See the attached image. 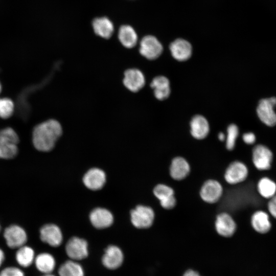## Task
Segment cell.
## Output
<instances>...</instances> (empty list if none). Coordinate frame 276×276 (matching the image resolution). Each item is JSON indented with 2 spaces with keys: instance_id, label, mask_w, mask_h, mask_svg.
I'll list each match as a JSON object with an SVG mask.
<instances>
[{
  "instance_id": "7a4b0ae2",
  "label": "cell",
  "mask_w": 276,
  "mask_h": 276,
  "mask_svg": "<svg viewBox=\"0 0 276 276\" xmlns=\"http://www.w3.org/2000/svg\"><path fill=\"white\" fill-rule=\"evenodd\" d=\"M125 261V254L117 245L109 244L103 250L100 257L102 266L107 270L116 271L120 269Z\"/></svg>"
},
{
  "instance_id": "e575fe53",
  "label": "cell",
  "mask_w": 276,
  "mask_h": 276,
  "mask_svg": "<svg viewBox=\"0 0 276 276\" xmlns=\"http://www.w3.org/2000/svg\"><path fill=\"white\" fill-rule=\"evenodd\" d=\"M5 260V255L4 251L0 248V267L3 265Z\"/></svg>"
},
{
  "instance_id": "9a60e30c",
  "label": "cell",
  "mask_w": 276,
  "mask_h": 276,
  "mask_svg": "<svg viewBox=\"0 0 276 276\" xmlns=\"http://www.w3.org/2000/svg\"><path fill=\"white\" fill-rule=\"evenodd\" d=\"M57 276H86L85 268L81 262L65 259L58 264Z\"/></svg>"
},
{
  "instance_id": "8fae6325",
  "label": "cell",
  "mask_w": 276,
  "mask_h": 276,
  "mask_svg": "<svg viewBox=\"0 0 276 276\" xmlns=\"http://www.w3.org/2000/svg\"><path fill=\"white\" fill-rule=\"evenodd\" d=\"M4 236L7 245L11 249L19 248L25 245L27 241L26 232L20 226L15 225L6 228Z\"/></svg>"
},
{
  "instance_id": "1f68e13d",
  "label": "cell",
  "mask_w": 276,
  "mask_h": 276,
  "mask_svg": "<svg viewBox=\"0 0 276 276\" xmlns=\"http://www.w3.org/2000/svg\"><path fill=\"white\" fill-rule=\"evenodd\" d=\"M268 209L270 214L276 218V195L270 198L268 203Z\"/></svg>"
},
{
  "instance_id": "e0dca14e",
  "label": "cell",
  "mask_w": 276,
  "mask_h": 276,
  "mask_svg": "<svg viewBox=\"0 0 276 276\" xmlns=\"http://www.w3.org/2000/svg\"><path fill=\"white\" fill-rule=\"evenodd\" d=\"M155 196L160 201L161 206L165 209L171 210L176 204L173 189L165 184H158L153 189Z\"/></svg>"
},
{
  "instance_id": "ac0fdd59",
  "label": "cell",
  "mask_w": 276,
  "mask_h": 276,
  "mask_svg": "<svg viewBox=\"0 0 276 276\" xmlns=\"http://www.w3.org/2000/svg\"><path fill=\"white\" fill-rule=\"evenodd\" d=\"M172 57L178 61L188 60L192 54V47L188 41L183 39H177L173 41L169 47Z\"/></svg>"
},
{
  "instance_id": "f1b7e54d",
  "label": "cell",
  "mask_w": 276,
  "mask_h": 276,
  "mask_svg": "<svg viewBox=\"0 0 276 276\" xmlns=\"http://www.w3.org/2000/svg\"><path fill=\"white\" fill-rule=\"evenodd\" d=\"M14 110L13 102L9 98H0V118L8 119L13 114Z\"/></svg>"
},
{
  "instance_id": "3957f363",
  "label": "cell",
  "mask_w": 276,
  "mask_h": 276,
  "mask_svg": "<svg viewBox=\"0 0 276 276\" xmlns=\"http://www.w3.org/2000/svg\"><path fill=\"white\" fill-rule=\"evenodd\" d=\"M64 254L67 259L82 262L90 254L88 243L83 238L72 237L65 244Z\"/></svg>"
},
{
  "instance_id": "6da1fadb",
  "label": "cell",
  "mask_w": 276,
  "mask_h": 276,
  "mask_svg": "<svg viewBox=\"0 0 276 276\" xmlns=\"http://www.w3.org/2000/svg\"><path fill=\"white\" fill-rule=\"evenodd\" d=\"M63 133L61 123L57 120H47L33 129L32 141L35 148L40 151L48 152L55 145Z\"/></svg>"
},
{
  "instance_id": "f546056e",
  "label": "cell",
  "mask_w": 276,
  "mask_h": 276,
  "mask_svg": "<svg viewBox=\"0 0 276 276\" xmlns=\"http://www.w3.org/2000/svg\"><path fill=\"white\" fill-rule=\"evenodd\" d=\"M238 134L239 129L237 125L232 124L228 126L225 136L226 148L227 150H232L234 148Z\"/></svg>"
},
{
  "instance_id": "52a82bcc",
  "label": "cell",
  "mask_w": 276,
  "mask_h": 276,
  "mask_svg": "<svg viewBox=\"0 0 276 276\" xmlns=\"http://www.w3.org/2000/svg\"><path fill=\"white\" fill-rule=\"evenodd\" d=\"M122 80L124 87L130 92L136 93L145 85L146 80L143 73L136 68H129L124 73Z\"/></svg>"
},
{
  "instance_id": "8992f818",
  "label": "cell",
  "mask_w": 276,
  "mask_h": 276,
  "mask_svg": "<svg viewBox=\"0 0 276 276\" xmlns=\"http://www.w3.org/2000/svg\"><path fill=\"white\" fill-rule=\"evenodd\" d=\"M140 54L150 60L158 58L163 51V47L159 41L154 36L147 35L140 41Z\"/></svg>"
},
{
  "instance_id": "d6a6232c",
  "label": "cell",
  "mask_w": 276,
  "mask_h": 276,
  "mask_svg": "<svg viewBox=\"0 0 276 276\" xmlns=\"http://www.w3.org/2000/svg\"><path fill=\"white\" fill-rule=\"evenodd\" d=\"M243 141L247 144H252L256 141V136L253 133L248 132L243 135Z\"/></svg>"
},
{
  "instance_id": "4dcf8cb0",
  "label": "cell",
  "mask_w": 276,
  "mask_h": 276,
  "mask_svg": "<svg viewBox=\"0 0 276 276\" xmlns=\"http://www.w3.org/2000/svg\"><path fill=\"white\" fill-rule=\"evenodd\" d=\"M0 276H26V274L21 267L9 266L0 271Z\"/></svg>"
},
{
  "instance_id": "5b68a950",
  "label": "cell",
  "mask_w": 276,
  "mask_h": 276,
  "mask_svg": "<svg viewBox=\"0 0 276 276\" xmlns=\"http://www.w3.org/2000/svg\"><path fill=\"white\" fill-rule=\"evenodd\" d=\"M154 212L152 208L140 205L131 212V220L133 225L138 228L150 227L154 220Z\"/></svg>"
},
{
  "instance_id": "9c48e42d",
  "label": "cell",
  "mask_w": 276,
  "mask_h": 276,
  "mask_svg": "<svg viewBox=\"0 0 276 276\" xmlns=\"http://www.w3.org/2000/svg\"><path fill=\"white\" fill-rule=\"evenodd\" d=\"M200 196L204 202L208 203L217 202L223 194V188L220 183L215 179H209L202 185Z\"/></svg>"
},
{
  "instance_id": "836d02e7",
  "label": "cell",
  "mask_w": 276,
  "mask_h": 276,
  "mask_svg": "<svg viewBox=\"0 0 276 276\" xmlns=\"http://www.w3.org/2000/svg\"><path fill=\"white\" fill-rule=\"evenodd\" d=\"M183 276H201L197 272L193 270H187Z\"/></svg>"
},
{
  "instance_id": "cb8c5ba5",
  "label": "cell",
  "mask_w": 276,
  "mask_h": 276,
  "mask_svg": "<svg viewBox=\"0 0 276 276\" xmlns=\"http://www.w3.org/2000/svg\"><path fill=\"white\" fill-rule=\"evenodd\" d=\"M36 255L34 249L27 245H23L17 250L15 255L16 262L21 268H27L34 264Z\"/></svg>"
},
{
  "instance_id": "74e56055",
  "label": "cell",
  "mask_w": 276,
  "mask_h": 276,
  "mask_svg": "<svg viewBox=\"0 0 276 276\" xmlns=\"http://www.w3.org/2000/svg\"><path fill=\"white\" fill-rule=\"evenodd\" d=\"M1 90H2V86H1V84L0 83V93L1 92Z\"/></svg>"
},
{
  "instance_id": "277c9868",
  "label": "cell",
  "mask_w": 276,
  "mask_h": 276,
  "mask_svg": "<svg viewBox=\"0 0 276 276\" xmlns=\"http://www.w3.org/2000/svg\"><path fill=\"white\" fill-rule=\"evenodd\" d=\"M19 137L12 128L0 130V158L9 159L14 157L18 152Z\"/></svg>"
},
{
  "instance_id": "ba28073f",
  "label": "cell",
  "mask_w": 276,
  "mask_h": 276,
  "mask_svg": "<svg viewBox=\"0 0 276 276\" xmlns=\"http://www.w3.org/2000/svg\"><path fill=\"white\" fill-rule=\"evenodd\" d=\"M276 105V98L262 99L257 109L258 116L261 121L269 126L276 124V113L274 107Z\"/></svg>"
},
{
  "instance_id": "484cf974",
  "label": "cell",
  "mask_w": 276,
  "mask_h": 276,
  "mask_svg": "<svg viewBox=\"0 0 276 276\" xmlns=\"http://www.w3.org/2000/svg\"><path fill=\"white\" fill-rule=\"evenodd\" d=\"M93 27L95 33L105 39L110 38L113 32V25L107 17L95 18L93 21Z\"/></svg>"
},
{
  "instance_id": "8d00e7d4",
  "label": "cell",
  "mask_w": 276,
  "mask_h": 276,
  "mask_svg": "<svg viewBox=\"0 0 276 276\" xmlns=\"http://www.w3.org/2000/svg\"><path fill=\"white\" fill-rule=\"evenodd\" d=\"M39 276H57L55 272L47 273V274H41Z\"/></svg>"
},
{
  "instance_id": "d4e9b609",
  "label": "cell",
  "mask_w": 276,
  "mask_h": 276,
  "mask_svg": "<svg viewBox=\"0 0 276 276\" xmlns=\"http://www.w3.org/2000/svg\"><path fill=\"white\" fill-rule=\"evenodd\" d=\"M251 224L253 228L261 234L267 233L271 228L269 216L262 211H258L253 214L251 218Z\"/></svg>"
},
{
  "instance_id": "30bf717a",
  "label": "cell",
  "mask_w": 276,
  "mask_h": 276,
  "mask_svg": "<svg viewBox=\"0 0 276 276\" xmlns=\"http://www.w3.org/2000/svg\"><path fill=\"white\" fill-rule=\"evenodd\" d=\"M248 173V169L244 163L240 161H234L226 169L224 177L228 183L236 185L244 181Z\"/></svg>"
},
{
  "instance_id": "7402d4cb",
  "label": "cell",
  "mask_w": 276,
  "mask_h": 276,
  "mask_svg": "<svg viewBox=\"0 0 276 276\" xmlns=\"http://www.w3.org/2000/svg\"><path fill=\"white\" fill-rule=\"evenodd\" d=\"M150 86L153 89L155 97L158 100H164L170 95V81L165 76H158L154 77L150 83Z\"/></svg>"
},
{
  "instance_id": "4fadbf2b",
  "label": "cell",
  "mask_w": 276,
  "mask_h": 276,
  "mask_svg": "<svg viewBox=\"0 0 276 276\" xmlns=\"http://www.w3.org/2000/svg\"><path fill=\"white\" fill-rule=\"evenodd\" d=\"M40 240L52 247H58L62 243L63 236L60 228L53 224L44 225L40 231Z\"/></svg>"
},
{
  "instance_id": "603a6c76",
  "label": "cell",
  "mask_w": 276,
  "mask_h": 276,
  "mask_svg": "<svg viewBox=\"0 0 276 276\" xmlns=\"http://www.w3.org/2000/svg\"><path fill=\"white\" fill-rule=\"evenodd\" d=\"M90 220L94 226L97 228L109 227L113 222L112 214L104 208H96L90 214Z\"/></svg>"
},
{
  "instance_id": "83f0119b",
  "label": "cell",
  "mask_w": 276,
  "mask_h": 276,
  "mask_svg": "<svg viewBox=\"0 0 276 276\" xmlns=\"http://www.w3.org/2000/svg\"><path fill=\"white\" fill-rule=\"evenodd\" d=\"M257 189L262 197L270 198L275 195L276 183L268 177H263L259 181Z\"/></svg>"
},
{
  "instance_id": "5bb4252c",
  "label": "cell",
  "mask_w": 276,
  "mask_h": 276,
  "mask_svg": "<svg viewBox=\"0 0 276 276\" xmlns=\"http://www.w3.org/2000/svg\"><path fill=\"white\" fill-rule=\"evenodd\" d=\"M272 153L266 146L259 145L252 150V162L255 167L259 170L270 169L272 160Z\"/></svg>"
},
{
  "instance_id": "d590c367",
  "label": "cell",
  "mask_w": 276,
  "mask_h": 276,
  "mask_svg": "<svg viewBox=\"0 0 276 276\" xmlns=\"http://www.w3.org/2000/svg\"><path fill=\"white\" fill-rule=\"evenodd\" d=\"M219 140L221 141H223L225 140V135L222 132H220L218 135Z\"/></svg>"
},
{
  "instance_id": "44dd1931",
  "label": "cell",
  "mask_w": 276,
  "mask_h": 276,
  "mask_svg": "<svg viewBox=\"0 0 276 276\" xmlns=\"http://www.w3.org/2000/svg\"><path fill=\"white\" fill-rule=\"evenodd\" d=\"M190 132L196 139L202 140L205 138L210 131L209 123L206 118L202 115L194 116L190 122Z\"/></svg>"
},
{
  "instance_id": "d6986e66",
  "label": "cell",
  "mask_w": 276,
  "mask_h": 276,
  "mask_svg": "<svg viewBox=\"0 0 276 276\" xmlns=\"http://www.w3.org/2000/svg\"><path fill=\"white\" fill-rule=\"evenodd\" d=\"M83 181L85 186L92 190L101 189L106 181V175L102 170L92 168L84 175Z\"/></svg>"
},
{
  "instance_id": "ffe728a7",
  "label": "cell",
  "mask_w": 276,
  "mask_h": 276,
  "mask_svg": "<svg viewBox=\"0 0 276 276\" xmlns=\"http://www.w3.org/2000/svg\"><path fill=\"white\" fill-rule=\"evenodd\" d=\"M190 172V166L188 161L182 157H174L169 167L171 177L176 180H181L187 177Z\"/></svg>"
},
{
  "instance_id": "4316f807",
  "label": "cell",
  "mask_w": 276,
  "mask_h": 276,
  "mask_svg": "<svg viewBox=\"0 0 276 276\" xmlns=\"http://www.w3.org/2000/svg\"><path fill=\"white\" fill-rule=\"evenodd\" d=\"M118 38L121 44L127 49L133 48L137 42V36L135 31L129 25H123L120 27Z\"/></svg>"
},
{
  "instance_id": "7c38bea8",
  "label": "cell",
  "mask_w": 276,
  "mask_h": 276,
  "mask_svg": "<svg viewBox=\"0 0 276 276\" xmlns=\"http://www.w3.org/2000/svg\"><path fill=\"white\" fill-rule=\"evenodd\" d=\"M33 265L40 274L51 273L56 271L58 261L51 253L42 252L36 256Z\"/></svg>"
},
{
  "instance_id": "2e32d148",
  "label": "cell",
  "mask_w": 276,
  "mask_h": 276,
  "mask_svg": "<svg viewBox=\"0 0 276 276\" xmlns=\"http://www.w3.org/2000/svg\"><path fill=\"white\" fill-rule=\"evenodd\" d=\"M215 226L217 233L224 237L232 236L237 229L236 223L233 217L225 212L217 216Z\"/></svg>"
}]
</instances>
